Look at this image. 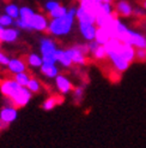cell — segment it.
Returning a JSON list of instances; mask_svg holds the SVG:
<instances>
[{
	"label": "cell",
	"mask_w": 146,
	"mask_h": 148,
	"mask_svg": "<svg viewBox=\"0 0 146 148\" xmlns=\"http://www.w3.org/2000/svg\"><path fill=\"white\" fill-rule=\"evenodd\" d=\"M56 51L57 46L54 40L49 38H43L40 40V52L43 63L56 64Z\"/></svg>",
	"instance_id": "2"
},
{
	"label": "cell",
	"mask_w": 146,
	"mask_h": 148,
	"mask_svg": "<svg viewBox=\"0 0 146 148\" xmlns=\"http://www.w3.org/2000/svg\"><path fill=\"white\" fill-rule=\"evenodd\" d=\"M34 14H35V12L32 9H30V7H28V6H23V7H20V10H19V19L26 22L29 24V21L31 19Z\"/></svg>",
	"instance_id": "23"
},
{
	"label": "cell",
	"mask_w": 146,
	"mask_h": 148,
	"mask_svg": "<svg viewBox=\"0 0 146 148\" xmlns=\"http://www.w3.org/2000/svg\"><path fill=\"white\" fill-rule=\"evenodd\" d=\"M29 25H30L31 30L36 32H47L49 22L48 18L42 13H35L31 17V19L29 21Z\"/></svg>",
	"instance_id": "6"
},
{
	"label": "cell",
	"mask_w": 146,
	"mask_h": 148,
	"mask_svg": "<svg viewBox=\"0 0 146 148\" xmlns=\"http://www.w3.org/2000/svg\"><path fill=\"white\" fill-rule=\"evenodd\" d=\"M7 70H9L10 73H13V75H17V73L20 72H26V63L25 60L20 58H11L9 64H7Z\"/></svg>",
	"instance_id": "10"
},
{
	"label": "cell",
	"mask_w": 146,
	"mask_h": 148,
	"mask_svg": "<svg viewBox=\"0 0 146 148\" xmlns=\"http://www.w3.org/2000/svg\"><path fill=\"white\" fill-rule=\"evenodd\" d=\"M3 29H4V28H3L1 25H0V32H1V30H3Z\"/></svg>",
	"instance_id": "34"
},
{
	"label": "cell",
	"mask_w": 146,
	"mask_h": 148,
	"mask_svg": "<svg viewBox=\"0 0 146 148\" xmlns=\"http://www.w3.org/2000/svg\"><path fill=\"white\" fill-rule=\"evenodd\" d=\"M19 7L16 5V4H7L5 6V14H7V16H10L12 19H18L19 18Z\"/></svg>",
	"instance_id": "20"
},
{
	"label": "cell",
	"mask_w": 146,
	"mask_h": 148,
	"mask_svg": "<svg viewBox=\"0 0 146 148\" xmlns=\"http://www.w3.org/2000/svg\"><path fill=\"white\" fill-rule=\"evenodd\" d=\"M102 3H109V4H113V0H101Z\"/></svg>",
	"instance_id": "32"
},
{
	"label": "cell",
	"mask_w": 146,
	"mask_h": 148,
	"mask_svg": "<svg viewBox=\"0 0 146 148\" xmlns=\"http://www.w3.org/2000/svg\"><path fill=\"white\" fill-rule=\"evenodd\" d=\"M65 100L64 95L62 94H56V95H52V97L47 98L45 101L42 102L41 107L45 110V111H49V110H53L56 105H59V103H62Z\"/></svg>",
	"instance_id": "15"
},
{
	"label": "cell",
	"mask_w": 146,
	"mask_h": 148,
	"mask_svg": "<svg viewBox=\"0 0 146 148\" xmlns=\"http://www.w3.org/2000/svg\"><path fill=\"white\" fill-rule=\"evenodd\" d=\"M30 78L31 77L29 76L26 72H20V73H17V75H13V79L16 81L20 87H26Z\"/></svg>",
	"instance_id": "25"
},
{
	"label": "cell",
	"mask_w": 146,
	"mask_h": 148,
	"mask_svg": "<svg viewBox=\"0 0 146 148\" xmlns=\"http://www.w3.org/2000/svg\"><path fill=\"white\" fill-rule=\"evenodd\" d=\"M78 29H79V33L82 34V36L87 42L95 40V36H96V32H97V25L96 24L79 23Z\"/></svg>",
	"instance_id": "11"
},
{
	"label": "cell",
	"mask_w": 146,
	"mask_h": 148,
	"mask_svg": "<svg viewBox=\"0 0 146 148\" xmlns=\"http://www.w3.org/2000/svg\"><path fill=\"white\" fill-rule=\"evenodd\" d=\"M17 116H18V112L14 106H3V108L0 110V118L7 125H10L11 123L16 121Z\"/></svg>",
	"instance_id": "12"
},
{
	"label": "cell",
	"mask_w": 146,
	"mask_h": 148,
	"mask_svg": "<svg viewBox=\"0 0 146 148\" xmlns=\"http://www.w3.org/2000/svg\"><path fill=\"white\" fill-rule=\"evenodd\" d=\"M107 54H108L109 62L112 63L115 71L123 72L129 68V63H127L125 59L120 56V53H118V52H107Z\"/></svg>",
	"instance_id": "7"
},
{
	"label": "cell",
	"mask_w": 146,
	"mask_h": 148,
	"mask_svg": "<svg viewBox=\"0 0 146 148\" xmlns=\"http://www.w3.org/2000/svg\"><path fill=\"white\" fill-rule=\"evenodd\" d=\"M7 127H9V125H7L5 122H3V121H1V118H0V131H1V130H5Z\"/></svg>",
	"instance_id": "31"
},
{
	"label": "cell",
	"mask_w": 146,
	"mask_h": 148,
	"mask_svg": "<svg viewBox=\"0 0 146 148\" xmlns=\"http://www.w3.org/2000/svg\"><path fill=\"white\" fill-rule=\"evenodd\" d=\"M80 1H82V0H79V3H80Z\"/></svg>",
	"instance_id": "36"
},
{
	"label": "cell",
	"mask_w": 146,
	"mask_h": 148,
	"mask_svg": "<svg viewBox=\"0 0 146 148\" xmlns=\"http://www.w3.org/2000/svg\"><path fill=\"white\" fill-rule=\"evenodd\" d=\"M19 33L20 30L17 29L16 27H9V28H4L0 32V43L5 42V43H12L14 41H17L19 38Z\"/></svg>",
	"instance_id": "9"
},
{
	"label": "cell",
	"mask_w": 146,
	"mask_h": 148,
	"mask_svg": "<svg viewBox=\"0 0 146 148\" xmlns=\"http://www.w3.org/2000/svg\"><path fill=\"white\" fill-rule=\"evenodd\" d=\"M10 59L11 58H9L5 53H3V52L0 51V65L7 66V64H9V62H10Z\"/></svg>",
	"instance_id": "30"
},
{
	"label": "cell",
	"mask_w": 146,
	"mask_h": 148,
	"mask_svg": "<svg viewBox=\"0 0 146 148\" xmlns=\"http://www.w3.org/2000/svg\"><path fill=\"white\" fill-rule=\"evenodd\" d=\"M143 7L144 10H146V0H143Z\"/></svg>",
	"instance_id": "33"
},
{
	"label": "cell",
	"mask_w": 146,
	"mask_h": 148,
	"mask_svg": "<svg viewBox=\"0 0 146 148\" xmlns=\"http://www.w3.org/2000/svg\"><path fill=\"white\" fill-rule=\"evenodd\" d=\"M56 62L60 63L64 68H71L73 65L68 52L66 49H61V48H57L56 51Z\"/></svg>",
	"instance_id": "17"
},
{
	"label": "cell",
	"mask_w": 146,
	"mask_h": 148,
	"mask_svg": "<svg viewBox=\"0 0 146 148\" xmlns=\"http://www.w3.org/2000/svg\"><path fill=\"white\" fill-rule=\"evenodd\" d=\"M112 39V36L109 35V33L103 28H98L97 27V32H96V36H95V41H97L99 45L104 46L105 43Z\"/></svg>",
	"instance_id": "19"
},
{
	"label": "cell",
	"mask_w": 146,
	"mask_h": 148,
	"mask_svg": "<svg viewBox=\"0 0 146 148\" xmlns=\"http://www.w3.org/2000/svg\"><path fill=\"white\" fill-rule=\"evenodd\" d=\"M31 98H32V93L26 87H22L20 90L14 95L11 100L16 108H22L28 105L29 101L31 100Z\"/></svg>",
	"instance_id": "5"
},
{
	"label": "cell",
	"mask_w": 146,
	"mask_h": 148,
	"mask_svg": "<svg viewBox=\"0 0 146 148\" xmlns=\"http://www.w3.org/2000/svg\"><path fill=\"white\" fill-rule=\"evenodd\" d=\"M26 88L29 90H30L32 94H39L42 89V86H41V82L37 79V78H35V77H31L30 81H29V83L26 86Z\"/></svg>",
	"instance_id": "24"
},
{
	"label": "cell",
	"mask_w": 146,
	"mask_h": 148,
	"mask_svg": "<svg viewBox=\"0 0 146 148\" xmlns=\"http://www.w3.org/2000/svg\"><path fill=\"white\" fill-rule=\"evenodd\" d=\"M118 53H120V56L125 59L127 63H132L135 60V48L130 45H126V43L121 42V46L119 47V49L116 51Z\"/></svg>",
	"instance_id": "14"
},
{
	"label": "cell",
	"mask_w": 146,
	"mask_h": 148,
	"mask_svg": "<svg viewBox=\"0 0 146 148\" xmlns=\"http://www.w3.org/2000/svg\"><path fill=\"white\" fill-rule=\"evenodd\" d=\"M55 86H56V89L59 90V93L62 94V95L72 93V90L74 89L72 81L66 75H62V73H59V75L56 76V78H55Z\"/></svg>",
	"instance_id": "8"
},
{
	"label": "cell",
	"mask_w": 146,
	"mask_h": 148,
	"mask_svg": "<svg viewBox=\"0 0 146 148\" xmlns=\"http://www.w3.org/2000/svg\"><path fill=\"white\" fill-rule=\"evenodd\" d=\"M3 1H9V0H3Z\"/></svg>",
	"instance_id": "35"
},
{
	"label": "cell",
	"mask_w": 146,
	"mask_h": 148,
	"mask_svg": "<svg viewBox=\"0 0 146 148\" xmlns=\"http://www.w3.org/2000/svg\"><path fill=\"white\" fill-rule=\"evenodd\" d=\"M67 7L66 6H60V7H57L56 10H54L53 12H50V13H48V17L50 18V19H57V18H61V17H64L65 14L67 13Z\"/></svg>",
	"instance_id": "26"
},
{
	"label": "cell",
	"mask_w": 146,
	"mask_h": 148,
	"mask_svg": "<svg viewBox=\"0 0 146 148\" xmlns=\"http://www.w3.org/2000/svg\"><path fill=\"white\" fill-rule=\"evenodd\" d=\"M25 63H26V66H30V68L36 69V68H41L42 64H43V60H42V57L40 54L30 53V54L26 56Z\"/></svg>",
	"instance_id": "18"
},
{
	"label": "cell",
	"mask_w": 146,
	"mask_h": 148,
	"mask_svg": "<svg viewBox=\"0 0 146 148\" xmlns=\"http://www.w3.org/2000/svg\"><path fill=\"white\" fill-rule=\"evenodd\" d=\"M76 18L78 19L79 23H86V24H96V17L95 14L86 11L84 7L82 6H78L77 7V14H76Z\"/></svg>",
	"instance_id": "13"
},
{
	"label": "cell",
	"mask_w": 146,
	"mask_h": 148,
	"mask_svg": "<svg viewBox=\"0 0 146 148\" xmlns=\"http://www.w3.org/2000/svg\"><path fill=\"white\" fill-rule=\"evenodd\" d=\"M114 7V14L118 18H127L133 14V7L126 0H116L113 4Z\"/></svg>",
	"instance_id": "4"
},
{
	"label": "cell",
	"mask_w": 146,
	"mask_h": 148,
	"mask_svg": "<svg viewBox=\"0 0 146 148\" xmlns=\"http://www.w3.org/2000/svg\"><path fill=\"white\" fill-rule=\"evenodd\" d=\"M61 4L59 1H56V0H48V1L45 4V9H46V12L47 14L50 13V12H53L54 10H56L57 7H60Z\"/></svg>",
	"instance_id": "28"
},
{
	"label": "cell",
	"mask_w": 146,
	"mask_h": 148,
	"mask_svg": "<svg viewBox=\"0 0 146 148\" xmlns=\"http://www.w3.org/2000/svg\"><path fill=\"white\" fill-rule=\"evenodd\" d=\"M76 14H77V7H71L64 17L57 19H50L47 33L53 36H56V38L68 35L73 28V24H74Z\"/></svg>",
	"instance_id": "1"
},
{
	"label": "cell",
	"mask_w": 146,
	"mask_h": 148,
	"mask_svg": "<svg viewBox=\"0 0 146 148\" xmlns=\"http://www.w3.org/2000/svg\"><path fill=\"white\" fill-rule=\"evenodd\" d=\"M84 95H85V89H84V86L80 84L78 87H74V89L72 90V98L74 100L76 103H80L84 99Z\"/></svg>",
	"instance_id": "22"
},
{
	"label": "cell",
	"mask_w": 146,
	"mask_h": 148,
	"mask_svg": "<svg viewBox=\"0 0 146 148\" xmlns=\"http://www.w3.org/2000/svg\"><path fill=\"white\" fill-rule=\"evenodd\" d=\"M41 72L43 76H46L47 78L52 79V78H56V76L59 75V69L55 64H48V63H43L42 66L40 68Z\"/></svg>",
	"instance_id": "16"
},
{
	"label": "cell",
	"mask_w": 146,
	"mask_h": 148,
	"mask_svg": "<svg viewBox=\"0 0 146 148\" xmlns=\"http://www.w3.org/2000/svg\"><path fill=\"white\" fill-rule=\"evenodd\" d=\"M107 58H108L107 51H105L104 46H102V45H99L91 53V59H93V60H105Z\"/></svg>",
	"instance_id": "21"
},
{
	"label": "cell",
	"mask_w": 146,
	"mask_h": 148,
	"mask_svg": "<svg viewBox=\"0 0 146 148\" xmlns=\"http://www.w3.org/2000/svg\"><path fill=\"white\" fill-rule=\"evenodd\" d=\"M20 86L14 81L13 78H6L0 81V93H1L5 98L12 99L20 90Z\"/></svg>",
	"instance_id": "3"
},
{
	"label": "cell",
	"mask_w": 146,
	"mask_h": 148,
	"mask_svg": "<svg viewBox=\"0 0 146 148\" xmlns=\"http://www.w3.org/2000/svg\"><path fill=\"white\" fill-rule=\"evenodd\" d=\"M135 59L139 62H146V48H135Z\"/></svg>",
	"instance_id": "29"
},
{
	"label": "cell",
	"mask_w": 146,
	"mask_h": 148,
	"mask_svg": "<svg viewBox=\"0 0 146 148\" xmlns=\"http://www.w3.org/2000/svg\"><path fill=\"white\" fill-rule=\"evenodd\" d=\"M14 23V19H12L10 16L7 14H0V25L3 28H9V27H12Z\"/></svg>",
	"instance_id": "27"
}]
</instances>
